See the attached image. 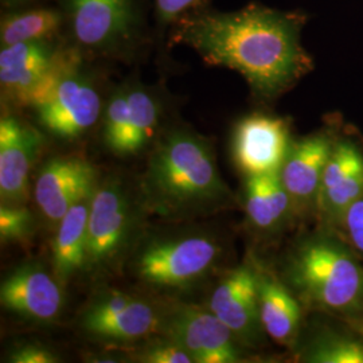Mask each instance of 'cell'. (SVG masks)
I'll use <instances>...</instances> for the list:
<instances>
[{
  "instance_id": "d4e9b609",
  "label": "cell",
  "mask_w": 363,
  "mask_h": 363,
  "mask_svg": "<svg viewBox=\"0 0 363 363\" xmlns=\"http://www.w3.org/2000/svg\"><path fill=\"white\" fill-rule=\"evenodd\" d=\"M33 228L30 210L16 205H1L0 208V235L3 241L25 238Z\"/></svg>"
},
{
  "instance_id": "44dd1931",
  "label": "cell",
  "mask_w": 363,
  "mask_h": 363,
  "mask_svg": "<svg viewBox=\"0 0 363 363\" xmlns=\"http://www.w3.org/2000/svg\"><path fill=\"white\" fill-rule=\"evenodd\" d=\"M91 195L78 202L60 220L52 244L54 268L58 279L65 280L86 264Z\"/></svg>"
},
{
  "instance_id": "3957f363",
  "label": "cell",
  "mask_w": 363,
  "mask_h": 363,
  "mask_svg": "<svg viewBox=\"0 0 363 363\" xmlns=\"http://www.w3.org/2000/svg\"><path fill=\"white\" fill-rule=\"evenodd\" d=\"M66 43L101 62L133 65L155 50L152 0H54Z\"/></svg>"
},
{
  "instance_id": "277c9868",
  "label": "cell",
  "mask_w": 363,
  "mask_h": 363,
  "mask_svg": "<svg viewBox=\"0 0 363 363\" xmlns=\"http://www.w3.org/2000/svg\"><path fill=\"white\" fill-rule=\"evenodd\" d=\"M96 62L99 61L70 46L65 67L54 88L30 108L42 130L57 139L76 140L101 123L109 93L103 91Z\"/></svg>"
},
{
  "instance_id": "30bf717a",
  "label": "cell",
  "mask_w": 363,
  "mask_h": 363,
  "mask_svg": "<svg viewBox=\"0 0 363 363\" xmlns=\"http://www.w3.org/2000/svg\"><path fill=\"white\" fill-rule=\"evenodd\" d=\"M130 225V199L121 186L109 182L96 189L88 220L86 264L100 267L115 259L128 240Z\"/></svg>"
},
{
  "instance_id": "52a82bcc",
  "label": "cell",
  "mask_w": 363,
  "mask_h": 363,
  "mask_svg": "<svg viewBox=\"0 0 363 363\" xmlns=\"http://www.w3.org/2000/svg\"><path fill=\"white\" fill-rule=\"evenodd\" d=\"M164 111L162 93L136 77L113 86L101 118L105 145L115 155L138 154L154 139Z\"/></svg>"
},
{
  "instance_id": "8992f818",
  "label": "cell",
  "mask_w": 363,
  "mask_h": 363,
  "mask_svg": "<svg viewBox=\"0 0 363 363\" xmlns=\"http://www.w3.org/2000/svg\"><path fill=\"white\" fill-rule=\"evenodd\" d=\"M69 52L65 38L0 48V89L7 111L30 109L40 103L61 76Z\"/></svg>"
},
{
  "instance_id": "e0dca14e",
  "label": "cell",
  "mask_w": 363,
  "mask_h": 363,
  "mask_svg": "<svg viewBox=\"0 0 363 363\" xmlns=\"http://www.w3.org/2000/svg\"><path fill=\"white\" fill-rule=\"evenodd\" d=\"M362 196V152L351 142H339L327 163L318 202L328 216L343 218Z\"/></svg>"
},
{
  "instance_id": "9a60e30c",
  "label": "cell",
  "mask_w": 363,
  "mask_h": 363,
  "mask_svg": "<svg viewBox=\"0 0 363 363\" xmlns=\"http://www.w3.org/2000/svg\"><path fill=\"white\" fill-rule=\"evenodd\" d=\"M259 273L241 265L229 273L210 298V311L233 333L238 342L253 345L262 328L259 320Z\"/></svg>"
},
{
  "instance_id": "7a4b0ae2",
  "label": "cell",
  "mask_w": 363,
  "mask_h": 363,
  "mask_svg": "<svg viewBox=\"0 0 363 363\" xmlns=\"http://www.w3.org/2000/svg\"><path fill=\"white\" fill-rule=\"evenodd\" d=\"M143 190L148 206L167 217L208 210L228 198L208 140L181 127L169 128L156 144Z\"/></svg>"
},
{
  "instance_id": "ac0fdd59",
  "label": "cell",
  "mask_w": 363,
  "mask_h": 363,
  "mask_svg": "<svg viewBox=\"0 0 363 363\" xmlns=\"http://www.w3.org/2000/svg\"><path fill=\"white\" fill-rule=\"evenodd\" d=\"M334 145L322 135L310 136L291 145L280 178L292 202L308 205L318 201L325 169Z\"/></svg>"
},
{
  "instance_id": "7c38bea8",
  "label": "cell",
  "mask_w": 363,
  "mask_h": 363,
  "mask_svg": "<svg viewBox=\"0 0 363 363\" xmlns=\"http://www.w3.org/2000/svg\"><path fill=\"white\" fill-rule=\"evenodd\" d=\"M43 136L37 127L7 111L0 120V195L6 205L26 199L28 174Z\"/></svg>"
},
{
  "instance_id": "d6986e66",
  "label": "cell",
  "mask_w": 363,
  "mask_h": 363,
  "mask_svg": "<svg viewBox=\"0 0 363 363\" xmlns=\"http://www.w3.org/2000/svg\"><path fill=\"white\" fill-rule=\"evenodd\" d=\"M55 38H64V15L54 0L1 10L0 48Z\"/></svg>"
},
{
  "instance_id": "4fadbf2b",
  "label": "cell",
  "mask_w": 363,
  "mask_h": 363,
  "mask_svg": "<svg viewBox=\"0 0 363 363\" xmlns=\"http://www.w3.org/2000/svg\"><path fill=\"white\" fill-rule=\"evenodd\" d=\"M94 184L96 171L89 162L79 157H55L40 169L34 196L42 214L60 222L70 208L94 193Z\"/></svg>"
},
{
  "instance_id": "5bb4252c",
  "label": "cell",
  "mask_w": 363,
  "mask_h": 363,
  "mask_svg": "<svg viewBox=\"0 0 363 363\" xmlns=\"http://www.w3.org/2000/svg\"><path fill=\"white\" fill-rule=\"evenodd\" d=\"M160 325V316L147 301L116 292L94 300L82 316V327L91 335L121 342L147 337Z\"/></svg>"
},
{
  "instance_id": "2e32d148",
  "label": "cell",
  "mask_w": 363,
  "mask_h": 363,
  "mask_svg": "<svg viewBox=\"0 0 363 363\" xmlns=\"http://www.w3.org/2000/svg\"><path fill=\"white\" fill-rule=\"evenodd\" d=\"M0 301L26 319L48 323L61 312L64 298L50 273L39 265H25L1 283Z\"/></svg>"
},
{
  "instance_id": "9c48e42d",
  "label": "cell",
  "mask_w": 363,
  "mask_h": 363,
  "mask_svg": "<svg viewBox=\"0 0 363 363\" xmlns=\"http://www.w3.org/2000/svg\"><path fill=\"white\" fill-rule=\"evenodd\" d=\"M289 150L286 118L253 113L234 127V162L247 177L280 172Z\"/></svg>"
},
{
  "instance_id": "484cf974",
  "label": "cell",
  "mask_w": 363,
  "mask_h": 363,
  "mask_svg": "<svg viewBox=\"0 0 363 363\" xmlns=\"http://www.w3.org/2000/svg\"><path fill=\"white\" fill-rule=\"evenodd\" d=\"M140 358L147 363H194L189 351L171 337L150 345Z\"/></svg>"
},
{
  "instance_id": "6da1fadb",
  "label": "cell",
  "mask_w": 363,
  "mask_h": 363,
  "mask_svg": "<svg viewBox=\"0 0 363 363\" xmlns=\"http://www.w3.org/2000/svg\"><path fill=\"white\" fill-rule=\"evenodd\" d=\"M308 16L250 3L235 11L208 6L171 28L169 46L193 49L208 66L226 67L247 79L253 96L271 101L312 69L301 45Z\"/></svg>"
},
{
  "instance_id": "cb8c5ba5",
  "label": "cell",
  "mask_w": 363,
  "mask_h": 363,
  "mask_svg": "<svg viewBox=\"0 0 363 363\" xmlns=\"http://www.w3.org/2000/svg\"><path fill=\"white\" fill-rule=\"evenodd\" d=\"M308 362L363 363V346L346 337H330L318 343L307 355Z\"/></svg>"
},
{
  "instance_id": "ffe728a7",
  "label": "cell",
  "mask_w": 363,
  "mask_h": 363,
  "mask_svg": "<svg viewBox=\"0 0 363 363\" xmlns=\"http://www.w3.org/2000/svg\"><path fill=\"white\" fill-rule=\"evenodd\" d=\"M259 320L267 334L277 343H291L300 325L298 300L280 281L259 274Z\"/></svg>"
},
{
  "instance_id": "7402d4cb",
  "label": "cell",
  "mask_w": 363,
  "mask_h": 363,
  "mask_svg": "<svg viewBox=\"0 0 363 363\" xmlns=\"http://www.w3.org/2000/svg\"><path fill=\"white\" fill-rule=\"evenodd\" d=\"M292 205L280 172L247 177L245 208L259 229H272L284 220Z\"/></svg>"
},
{
  "instance_id": "5b68a950",
  "label": "cell",
  "mask_w": 363,
  "mask_h": 363,
  "mask_svg": "<svg viewBox=\"0 0 363 363\" xmlns=\"http://www.w3.org/2000/svg\"><path fill=\"white\" fill-rule=\"evenodd\" d=\"M298 289L319 307L351 311L363 300V269L350 253L331 241H312L292 265Z\"/></svg>"
},
{
  "instance_id": "4316f807",
  "label": "cell",
  "mask_w": 363,
  "mask_h": 363,
  "mask_svg": "<svg viewBox=\"0 0 363 363\" xmlns=\"http://www.w3.org/2000/svg\"><path fill=\"white\" fill-rule=\"evenodd\" d=\"M343 220L352 244L363 253V196L351 205Z\"/></svg>"
},
{
  "instance_id": "83f0119b",
  "label": "cell",
  "mask_w": 363,
  "mask_h": 363,
  "mask_svg": "<svg viewBox=\"0 0 363 363\" xmlns=\"http://www.w3.org/2000/svg\"><path fill=\"white\" fill-rule=\"evenodd\" d=\"M10 362L15 363H54L58 362L57 357L37 345H26L13 351Z\"/></svg>"
},
{
  "instance_id": "ba28073f",
  "label": "cell",
  "mask_w": 363,
  "mask_h": 363,
  "mask_svg": "<svg viewBox=\"0 0 363 363\" xmlns=\"http://www.w3.org/2000/svg\"><path fill=\"white\" fill-rule=\"evenodd\" d=\"M220 250L214 240L201 234L157 241L142 252L136 271L151 286H187L211 269Z\"/></svg>"
},
{
  "instance_id": "603a6c76",
  "label": "cell",
  "mask_w": 363,
  "mask_h": 363,
  "mask_svg": "<svg viewBox=\"0 0 363 363\" xmlns=\"http://www.w3.org/2000/svg\"><path fill=\"white\" fill-rule=\"evenodd\" d=\"M211 6V0H152L155 50L160 55L169 52V34L182 18Z\"/></svg>"
},
{
  "instance_id": "8fae6325",
  "label": "cell",
  "mask_w": 363,
  "mask_h": 363,
  "mask_svg": "<svg viewBox=\"0 0 363 363\" xmlns=\"http://www.w3.org/2000/svg\"><path fill=\"white\" fill-rule=\"evenodd\" d=\"M169 337L189 351L195 363H234L240 361L237 337L210 311L184 306L167 320Z\"/></svg>"
},
{
  "instance_id": "f1b7e54d",
  "label": "cell",
  "mask_w": 363,
  "mask_h": 363,
  "mask_svg": "<svg viewBox=\"0 0 363 363\" xmlns=\"http://www.w3.org/2000/svg\"><path fill=\"white\" fill-rule=\"evenodd\" d=\"M43 1H52V0H0V4H1V10H11V9L26 7V6L43 3Z\"/></svg>"
}]
</instances>
